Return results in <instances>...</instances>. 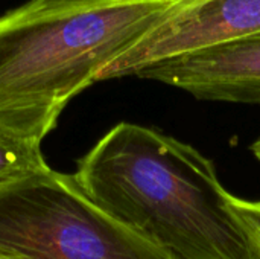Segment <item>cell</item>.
Here are the masks:
<instances>
[{
	"mask_svg": "<svg viewBox=\"0 0 260 259\" xmlns=\"http://www.w3.org/2000/svg\"><path fill=\"white\" fill-rule=\"evenodd\" d=\"M72 176L98 208L181 259H260L213 160L155 128L117 124Z\"/></svg>",
	"mask_w": 260,
	"mask_h": 259,
	"instance_id": "1",
	"label": "cell"
},
{
	"mask_svg": "<svg viewBox=\"0 0 260 259\" xmlns=\"http://www.w3.org/2000/svg\"><path fill=\"white\" fill-rule=\"evenodd\" d=\"M177 0H29L0 15V131L41 143Z\"/></svg>",
	"mask_w": 260,
	"mask_h": 259,
	"instance_id": "2",
	"label": "cell"
},
{
	"mask_svg": "<svg viewBox=\"0 0 260 259\" xmlns=\"http://www.w3.org/2000/svg\"><path fill=\"white\" fill-rule=\"evenodd\" d=\"M0 247L26 259H181L49 168L0 186Z\"/></svg>",
	"mask_w": 260,
	"mask_h": 259,
	"instance_id": "3",
	"label": "cell"
},
{
	"mask_svg": "<svg viewBox=\"0 0 260 259\" xmlns=\"http://www.w3.org/2000/svg\"><path fill=\"white\" fill-rule=\"evenodd\" d=\"M260 32V0H177L99 81L136 76L152 64Z\"/></svg>",
	"mask_w": 260,
	"mask_h": 259,
	"instance_id": "4",
	"label": "cell"
},
{
	"mask_svg": "<svg viewBox=\"0 0 260 259\" xmlns=\"http://www.w3.org/2000/svg\"><path fill=\"white\" fill-rule=\"evenodd\" d=\"M136 78L180 89L201 101L260 105V32L152 64Z\"/></svg>",
	"mask_w": 260,
	"mask_h": 259,
	"instance_id": "5",
	"label": "cell"
},
{
	"mask_svg": "<svg viewBox=\"0 0 260 259\" xmlns=\"http://www.w3.org/2000/svg\"><path fill=\"white\" fill-rule=\"evenodd\" d=\"M40 145L0 131V186L50 168L43 157Z\"/></svg>",
	"mask_w": 260,
	"mask_h": 259,
	"instance_id": "6",
	"label": "cell"
},
{
	"mask_svg": "<svg viewBox=\"0 0 260 259\" xmlns=\"http://www.w3.org/2000/svg\"><path fill=\"white\" fill-rule=\"evenodd\" d=\"M227 205L260 258V200L251 202L229 192Z\"/></svg>",
	"mask_w": 260,
	"mask_h": 259,
	"instance_id": "7",
	"label": "cell"
},
{
	"mask_svg": "<svg viewBox=\"0 0 260 259\" xmlns=\"http://www.w3.org/2000/svg\"><path fill=\"white\" fill-rule=\"evenodd\" d=\"M251 151L256 156V159L260 162V139H257L253 145H251Z\"/></svg>",
	"mask_w": 260,
	"mask_h": 259,
	"instance_id": "8",
	"label": "cell"
},
{
	"mask_svg": "<svg viewBox=\"0 0 260 259\" xmlns=\"http://www.w3.org/2000/svg\"><path fill=\"white\" fill-rule=\"evenodd\" d=\"M12 255H17V253H14V252H9V250H5V249H2V247H0V258H5V256H12Z\"/></svg>",
	"mask_w": 260,
	"mask_h": 259,
	"instance_id": "9",
	"label": "cell"
},
{
	"mask_svg": "<svg viewBox=\"0 0 260 259\" xmlns=\"http://www.w3.org/2000/svg\"><path fill=\"white\" fill-rule=\"evenodd\" d=\"M0 259H26V258H23V256H20V255H12V256H5V258H0Z\"/></svg>",
	"mask_w": 260,
	"mask_h": 259,
	"instance_id": "10",
	"label": "cell"
}]
</instances>
